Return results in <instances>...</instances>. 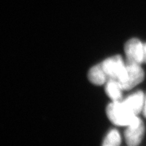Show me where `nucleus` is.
Masks as SVG:
<instances>
[{"mask_svg": "<svg viewBox=\"0 0 146 146\" xmlns=\"http://www.w3.org/2000/svg\"><path fill=\"white\" fill-rule=\"evenodd\" d=\"M106 114L109 120L113 124L122 127L130 125L138 117L137 114L126 106L121 100L110 104L106 108Z\"/></svg>", "mask_w": 146, "mask_h": 146, "instance_id": "obj_1", "label": "nucleus"}, {"mask_svg": "<svg viewBox=\"0 0 146 146\" xmlns=\"http://www.w3.org/2000/svg\"><path fill=\"white\" fill-rule=\"evenodd\" d=\"M101 64L108 78V81L112 80L119 83L123 79L125 74L126 64L121 56L116 55L108 58Z\"/></svg>", "mask_w": 146, "mask_h": 146, "instance_id": "obj_2", "label": "nucleus"}, {"mask_svg": "<svg viewBox=\"0 0 146 146\" xmlns=\"http://www.w3.org/2000/svg\"><path fill=\"white\" fill-rule=\"evenodd\" d=\"M145 73L141 65L126 64V72L120 81V87L124 90H129L143 81Z\"/></svg>", "mask_w": 146, "mask_h": 146, "instance_id": "obj_3", "label": "nucleus"}, {"mask_svg": "<svg viewBox=\"0 0 146 146\" xmlns=\"http://www.w3.org/2000/svg\"><path fill=\"white\" fill-rule=\"evenodd\" d=\"M126 64L141 65L143 62V44L136 38L129 39L125 45Z\"/></svg>", "mask_w": 146, "mask_h": 146, "instance_id": "obj_4", "label": "nucleus"}, {"mask_svg": "<svg viewBox=\"0 0 146 146\" xmlns=\"http://www.w3.org/2000/svg\"><path fill=\"white\" fill-rule=\"evenodd\" d=\"M145 133V126L143 121L137 117L136 120L127 126L125 132L126 143L129 146H137L141 143Z\"/></svg>", "mask_w": 146, "mask_h": 146, "instance_id": "obj_5", "label": "nucleus"}, {"mask_svg": "<svg viewBox=\"0 0 146 146\" xmlns=\"http://www.w3.org/2000/svg\"><path fill=\"white\" fill-rule=\"evenodd\" d=\"M145 98L143 93L139 91L128 96L123 102L131 111L137 115L143 110Z\"/></svg>", "mask_w": 146, "mask_h": 146, "instance_id": "obj_6", "label": "nucleus"}, {"mask_svg": "<svg viewBox=\"0 0 146 146\" xmlns=\"http://www.w3.org/2000/svg\"><path fill=\"white\" fill-rule=\"evenodd\" d=\"M88 78L91 83L96 85H102L107 83L108 78L101 63L90 68L88 72Z\"/></svg>", "mask_w": 146, "mask_h": 146, "instance_id": "obj_7", "label": "nucleus"}, {"mask_svg": "<svg viewBox=\"0 0 146 146\" xmlns=\"http://www.w3.org/2000/svg\"><path fill=\"white\" fill-rule=\"evenodd\" d=\"M123 89L117 81H108L106 83V92L113 102L120 101L123 97Z\"/></svg>", "mask_w": 146, "mask_h": 146, "instance_id": "obj_8", "label": "nucleus"}, {"mask_svg": "<svg viewBox=\"0 0 146 146\" xmlns=\"http://www.w3.org/2000/svg\"><path fill=\"white\" fill-rule=\"evenodd\" d=\"M121 143V137L118 131L113 129L108 133L102 145L104 146H118Z\"/></svg>", "mask_w": 146, "mask_h": 146, "instance_id": "obj_9", "label": "nucleus"}, {"mask_svg": "<svg viewBox=\"0 0 146 146\" xmlns=\"http://www.w3.org/2000/svg\"><path fill=\"white\" fill-rule=\"evenodd\" d=\"M143 62L146 63V43L143 44Z\"/></svg>", "mask_w": 146, "mask_h": 146, "instance_id": "obj_10", "label": "nucleus"}, {"mask_svg": "<svg viewBox=\"0 0 146 146\" xmlns=\"http://www.w3.org/2000/svg\"><path fill=\"white\" fill-rule=\"evenodd\" d=\"M143 112L144 116H145V117L146 118V96H145V102H144V106H143Z\"/></svg>", "mask_w": 146, "mask_h": 146, "instance_id": "obj_11", "label": "nucleus"}]
</instances>
